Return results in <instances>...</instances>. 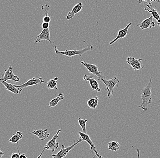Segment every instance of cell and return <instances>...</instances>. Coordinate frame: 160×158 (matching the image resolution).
I'll use <instances>...</instances> for the list:
<instances>
[{
    "label": "cell",
    "instance_id": "11",
    "mask_svg": "<svg viewBox=\"0 0 160 158\" xmlns=\"http://www.w3.org/2000/svg\"><path fill=\"white\" fill-rule=\"evenodd\" d=\"M44 82L45 81L43 80L42 78H41V77H39L38 78H33L32 79L29 80L28 81L23 84L19 85H17L14 84V86L17 88H21V89H23L24 88H26V87L36 85L38 84H41Z\"/></svg>",
    "mask_w": 160,
    "mask_h": 158
},
{
    "label": "cell",
    "instance_id": "13",
    "mask_svg": "<svg viewBox=\"0 0 160 158\" xmlns=\"http://www.w3.org/2000/svg\"><path fill=\"white\" fill-rule=\"evenodd\" d=\"M0 82L4 85L7 90L16 94H19L23 90V89L19 88H17L15 86L14 84L8 83L6 81L3 79L2 78L0 79Z\"/></svg>",
    "mask_w": 160,
    "mask_h": 158
},
{
    "label": "cell",
    "instance_id": "22",
    "mask_svg": "<svg viewBox=\"0 0 160 158\" xmlns=\"http://www.w3.org/2000/svg\"><path fill=\"white\" fill-rule=\"evenodd\" d=\"M120 145L117 141H111L108 144V149L112 151L116 152L119 150Z\"/></svg>",
    "mask_w": 160,
    "mask_h": 158
},
{
    "label": "cell",
    "instance_id": "30",
    "mask_svg": "<svg viewBox=\"0 0 160 158\" xmlns=\"http://www.w3.org/2000/svg\"><path fill=\"white\" fill-rule=\"evenodd\" d=\"M4 155V153L3 152L0 150V158L2 157Z\"/></svg>",
    "mask_w": 160,
    "mask_h": 158
},
{
    "label": "cell",
    "instance_id": "19",
    "mask_svg": "<svg viewBox=\"0 0 160 158\" xmlns=\"http://www.w3.org/2000/svg\"><path fill=\"white\" fill-rule=\"evenodd\" d=\"M23 137V134L21 131H18L16 134H13V135L10 140L9 142L12 144H18L19 141Z\"/></svg>",
    "mask_w": 160,
    "mask_h": 158
},
{
    "label": "cell",
    "instance_id": "25",
    "mask_svg": "<svg viewBox=\"0 0 160 158\" xmlns=\"http://www.w3.org/2000/svg\"><path fill=\"white\" fill-rule=\"evenodd\" d=\"M153 2H157L158 3H160V0H138V3H139L141 4L142 3L144 2L145 6H147L148 8L150 9L152 8V3Z\"/></svg>",
    "mask_w": 160,
    "mask_h": 158
},
{
    "label": "cell",
    "instance_id": "5",
    "mask_svg": "<svg viewBox=\"0 0 160 158\" xmlns=\"http://www.w3.org/2000/svg\"><path fill=\"white\" fill-rule=\"evenodd\" d=\"M83 141V140L80 136V137L79 138L78 140L76 142L74 143L72 145L66 148L65 147V144H63V145H62V148H61V149L57 153V154L53 155H52V157L53 158H62L66 157L67 155L68 154V153L70 151H71L73 148H74L78 144L82 142Z\"/></svg>",
    "mask_w": 160,
    "mask_h": 158
},
{
    "label": "cell",
    "instance_id": "18",
    "mask_svg": "<svg viewBox=\"0 0 160 158\" xmlns=\"http://www.w3.org/2000/svg\"><path fill=\"white\" fill-rule=\"evenodd\" d=\"M50 9H51V6L46 4L42 7V10L44 13V17L43 18V21L45 23H50L51 22V18L48 16V13Z\"/></svg>",
    "mask_w": 160,
    "mask_h": 158
},
{
    "label": "cell",
    "instance_id": "2",
    "mask_svg": "<svg viewBox=\"0 0 160 158\" xmlns=\"http://www.w3.org/2000/svg\"><path fill=\"white\" fill-rule=\"evenodd\" d=\"M83 42L87 43V45H88L87 47H85L84 48L82 49L79 50L75 49L73 50H66L65 51H60L57 48V46L55 45L54 48L55 49V53L58 55H65L69 57H73L76 55H79V56L82 57V54H84L85 53L88 52V51L92 50L93 48V46L92 45L88 44V43L84 40L83 41Z\"/></svg>",
    "mask_w": 160,
    "mask_h": 158
},
{
    "label": "cell",
    "instance_id": "7",
    "mask_svg": "<svg viewBox=\"0 0 160 158\" xmlns=\"http://www.w3.org/2000/svg\"><path fill=\"white\" fill-rule=\"evenodd\" d=\"M127 63L135 71H142L144 69L142 59H136L135 57H128L126 59Z\"/></svg>",
    "mask_w": 160,
    "mask_h": 158
},
{
    "label": "cell",
    "instance_id": "8",
    "mask_svg": "<svg viewBox=\"0 0 160 158\" xmlns=\"http://www.w3.org/2000/svg\"><path fill=\"white\" fill-rule=\"evenodd\" d=\"M35 43H40L42 40H47L48 41L52 47H54L55 45L54 43L50 39V28H48L43 29L42 32L37 37L34 38Z\"/></svg>",
    "mask_w": 160,
    "mask_h": 158
},
{
    "label": "cell",
    "instance_id": "6",
    "mask_svg": "<svg viewBox=\"0 0 160 158\" xmlns=\"http://www.w3.org/2000/svg\"><path fill=\"white\" fill-rule=\"evenodd\" d=\"M81 63L86 67V69H87L89 73L97 76L99 80L102 81V79L107 77V76H105L102 72L99 70L98 67L96 65L94 64H88L84 61H81Z\"/></svg>",
    "mask_w": 160,
    "mask_h": 158
},
{
    "label": "cell",
    "instance_id": "31",
    "mask_svg": "<svg viewBox=\"0 0 160 158\" xmlns=\"http://www.w3.org/2000/svg\"><path fill=\"white\" fill-rule=\"evenodd\" d=\"M157 23H158V25L160 27V18L157 21Z\"/></svg>",
    "mask_w": 160,
    "mask_h": 158
},
{
    "label": "cell",
    "instance_id": "12",
    "mask_svg": "<svg viewBox=\"0 0 160 158\" xmlns=\"http://www.w3.org/2000/svg\"><path fill=\"white\" fill-rule=\"evenodd\" d=\"M83 80L85 81L86 83L89 82L92 90L95 91L97 92H101V89H100L98 83L95 79L94 78L93 76L88 75L87 74L85 75Z\"/></svg>",
    "mask_w": 160,
    "mask_h": 158
},
{
    "label": "cell",
    "instance_id": "15",
    "mask_svg": "<svg viewBox=\"0 0 160 158\" xmlns=\"http://www.w3.org/2000/svg\"><path fill=\"white\" fill-rule=\"evenodd\" d=\"M132 23H129L124 28L120 30L119 31L118 33V36L116 38L113 40L111 41L109 43L110 45H112L115 42H117V41L118 40L120 39L126 37L128 34V31L130 27L132 26Z\"/></svg>",
    "mask_w": 160,
    "mask_h": 158
},
{
    "label": "cell",
    "instance_id": "26",
    "mask_svg": "<svg viewBox=\"0 0 160 158\" xmlns=\"http://www.w3.org/2000/svg\"><path fill=\"white\" fill-rule=\"evenodd\" d=\"M78 120L80 126L82 129L83 132L87 134V130H86V123L88 122V120L87 119L83 120L80 117L78 118Z\"/></svg>",
    "mask_w": 160,
    "mask_h": 158
},
{
    "label": "cell",
    "instance_id": "17",
    "mask_svg": "<svg viewBox=\"0 0 160 158\" xmlns=\"http://www.w3.org/2000/svg\"><path fill=\"white\" fill-rule=\"evenodd\" d=\"M83 4L82 2H80L78 4L74 6L73 8L72 9L71 11H70L67 16V19L68 20L72 19L75 17L76 14L82 11V9Z\"/></svg>",
    "mask_w": 160,
    "mask_h": 158
},
{
    "label": "cell",
    "instance_id": "16",
    "mask_svg": "<svg viewBox=\"0 0 160 158\" xmlns=\"http://www.w3.org/2000/svg\"><path fill=\"white\" fill-rule=\"evenodd\" d=\"M30 134H33L38 137L39 139L42 140H44L47 138H49L50 133L49 132L48 129L44 130H38L30 133Z\"/></svg>",
    "mask_w": 160,
    "mask_h": 158
},
{
    "label": "cell",
    "instance_id": "4",
    "mask_svg": "<svg viewBox=\"0 0 160 158\" xmlns=\"http://www.w3.org/2000/svg\"><path fill=\"white\" fill-rule=\"evenodd\" d=\"M61 131H62V130H61V129L58 130V132H57L56 134H55L53 138L50 140L45 145L44 147L43 150V151L41 153L40 155L38 157V158L41 157L43 153L44 152L45 149H47V150H52V153H54L56 150L58 149L59 144L58 142H57V140L58 138L59 137V133L61 132Z\"/></svg>",
    "mask_w": 160,
    "mask_h": 158
},
{
    "label": "cell",
    "instance_id": "21",
    "mask_svg": "<svg viewBox=\"0 0 160 158\" xmlns=\"http://www.w3.org/2000/svg\"><path fill=\"white\" fill-rule=\"evenodd\" d=\"M58 80V77L52 78L47 82V87L50 89H58V88L57 87Z\"/></svg>",
    "mask_w": 160,
    "mask_h": 158
},
{
    "label": "cell",
    "instance_id": "9",
    "mask_svg": "<svg viewBox=\"0 0 160 158\" xmlns=\"http://www.w3.org/2000/svg\"><path fill=\"white\" fill-rule=\"evenodd\" d=\"M1 66L4 69L5 71V73L2 74V78L3 79L6 81L8 80L12 81L15 83L19 81V78L18 76L15 75L14 74L12 70V67L11 65H9V66L8 69L7 70L5 69L4 67L1 64Z\"/></svg>",
    "mask_w": 160,
    "mask_h": 158
},
{
    "label": "cell",
    "instance_id": "24",
    "mask_svg": "<svg viewBox=\"0 0 160 158\" xmlns=\"http://www.w3.org/2000/svg\"><path fill=\"white\" fill-rule=\"evenodd\" d=\"M143 8L144 9L145 11H147V12H148L149 13H151L153 17L155 19V20L156 21L158 20L160 18L159 14L157 12L156 9L152 8L151 10H149L147 9L144 8Z\"/></svg>",
    "mask_w": 160,
    "mask_h": 158
},
{
    "label": "cell",
    "instance_id": "3",
    "mask_svg": "<svg viewBox=\"0 0 160 158\" xmlns=\"http://www.w3.org/2000/svg\"><path fill=\"white\" fill-rule=\"evenodd\" d=\"M101 81L103 82L106 85L108 92V97L111 98L112 97L115 88L118 87V84L120 82L119 80L117 77H114L109 80H106L105 78H103Z\"/></svg>",
    "mask_w": 160,
    "mask_h": 158
},
{
    "label": "cell",
    "instance_id": "27",
    "mask_svg": "<svg viewBox=\"0 0 160 158\" xmlns=\"http://www.w3.org/2000/svg\"><path fill=\"white\" fill-rule=\"evenodd\" d=\"M41 26L43 29L48 28H50L49 23H45V22L42 23Z\"/></svg>",
    "mask_w": 160,
    "mask_h": 158
},
{
    "label": "cell",
    "instance_id": "20",
    "mask_svg": "<svg viewBox=\"0 0 160 158\" xmlns=\"http://www.w3.org/2000/svg\"><path fill=\"white\" fill-rule=\"evenodd\" d=\"M64 95L63 93H60L57 97L55 99H53L50 102V107H54L61 101L64 99Z\"/></svg>",
    "mask_w": 160,
    "mask_h": 158
},
{
    "label": "cell",
    "instance_id": "28",
    "mask_svg": "<svg viewBox=\"0 0 160 158\" xmlns=\"http://www.w3.org/2000/svg\"><path fill=\"white\" fill-rule=\"evenodd\" d=\"M11 158H19L20 155L18 153H13L12 154L11 156Z\"/></svg>",
    "mask_w": 160,
    "mask_h": 158
},
{
    "label": "cell",
    "instance_id": "1",
    "mask_svg": "<svg viewBox=\"0 0 160 158\" xmlns=\"http://www.w3.org/2000/svg\"><path fill=\"white\" fill-rule=\"evenodd\" d=\"M152 76H151L149 81L147 85L142 90L141 98H142V103L139 107L141 108L145 111L148 110V106L150 104L152 103L151 88H152Z\"/></svg>",
    "mask_w": 160,
    "mask_h": 158
},
{
    "label": "cell",
    "instance_id": "10",
    "mask_svg": "<svg viewBox=\"0 0 160 158\" xmlns=\"http://www.w3.org/2000/svg\"><path fill=\"white\" fill-rule=\"evenodd\" d=\"M78 133L80 136L83 140L88 143L89 145H90V146H91V151H92V152L94 153L95 154L94 157H95L97 156L99 158H102V157L100 155L99 153L98 152V150L96 149L94 144H93L91 139H90L89 136L88 134L83 132H82L81 131H79Z\"/></svg>",
    "mask_w": 160,
    "mask_h": 158
},
{
    "label": "cell",
    "instance_id": "23",
    "mask_svg": "<svg viewBox=\"0 0 160 158\" xmlns=\"http://www.w3.org/2000/svg\"><path fill=\"white\" fill-rule=\"evenodd\" d=\"M98 97L97 96L94 98L89 100L88 101V104L89 107L93 109H96L98 106Z\"/></svg>",
    "mask_w": 160,
    "mask_h": 158
},
{
    "label": "cell",
    "instance_id": "29",
    "mask_svg": "<svg viewBox=\"0 0 160 158\" xmlns=\"http://www.w3.org/2000/svg\"><path fill=\"white\" fill-rule=\"evenodd\" d=\"M17 148H18V150L19 154L20 155V158H27L28 157V155H27L26 154H21V153H20L19 150L18 146H17Z\"/></svg>",
    "mask_w": 160,
    "mask_h": 158
},
{
    "label": "cell",
    "instance_id": "14",
    "mask_svg": "<svg viewBox=\"0 0 160 158\" xmlns=\"http://www.w3.org/2000/svg\"><path fill=\"white\" fill-rule=\"evenodd\" d=\"M137 26L139 27L142 30H145L154 27L156 25L154 21H153V17L151 15L149 18L143 21L141 23L137 24Z\"/></svg>",
    "mask_w": 160,
    "mask_h": 158
}]
</instances>
